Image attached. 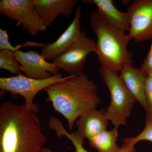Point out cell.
Masks as SVG:
<instances>
[{
	"instance_id": "1",
	"label": "cell",
	"mask_w": 152,
	"mask_h": 152,
	"mask_svg": "<svg viewBox=\"0 0 152 152\" xmlns=\"http://www.w3.org/2000/svg\"><path fill=\"white\" fill-rule=\"evenodd\" d=\"M38 111L6 101L0 105V152H39L47 141Z\"/></svg>"
},
{
	"instance_id": "2",
	"label": "cell",
	"mask_w": 152,
	"mask_h": 152,
	"mask_svg": "<svg viewBox=\"0 0 152 152\" xmlns=\"http://www.w3.org/2000/svg\"><path fill=\"white\" fill-rule=\"evenodd\" d=\"M44 91L55 110L66 119L69 131L80 117L101 102L97 86L84 73L65 77Z\"/></svg>"
},
{
	"instance_id": "3",
	"label": "cell",
	"mask_w": 152,
	"mask_h": 152,
	"mask_svg": "<svg viewBox=\"0 0 152 152\" xmlns=\"http://www.w3.org/2000/svg\"><path fill=\"white\" fill-rule=\"evenodd\" d=\"M90 25L97 38L94 53L102 66L120 72L132 64V55L127 50L131 39L107 21L98 11L90 14Z\"/></svg>"
},
{
	"instance_id": "4",
	"label": "cell",
	"mask_w": 152,
	"mask_h": 152,
	"mask_svg": "<svg viewBox=\"0 0 152 152\" xmlns=\"http://www.w3.org/2000/svg\"><path fill=\"white\" fill-rule=\"evenodd\" d=\"M99 73L110 95V103L106 110L108 118L115 128L126 124L135 99L118 72L101 65Z\"/></svg>"
},
{
	"instance_id": "5",
	"label": "cell",
	"mask_w": 152,
	"mask_h": 152,
	"mask_svg": "<svg viewBox=\"0 0 152 152\" xmlns=\"http://www.w3.org/2000/svg\"><path fill=\"white\" fill-rule=\"evenodd\" d=\"M64 77L59 73L48 78L37 80L20 74L8 77L0 78V88L12 94L22 96L24 99V104L27 107L39 111V106L34 102L36 95L48 86L61 80Z\"/></svg>"
},
{
	"instance_id": "6",
	"label": "cell",
	"mask_w": 152,
	"mask_h": 152,
	"mask_svg": "<svg viewBox=\"0 0 152 152\" xmlns=\"http://www.w3.org/2000/svg\"><path fill=\"white\" fill-rule=\"evenodd\" d=\"M0 13L21 24L32 36L47 28L35 8L34 0H1Z\"/></svg>"
},
{
	"instance_id": "7",
	"label": "cell",
	"mask_w": 152,
	"mask_h": 152,
	"mask_svg": "<svg viewBox=\"0 0 152 152\" xmlns=\"http://www.w3.org/2000/svg\"><path fill=\"white\" fill-rule=\"evenodd\" d=\"M96 42L82 32L79 39L65 51L52 61L60 70L74 75L83 73L87 57L94 53Z\"/></svg>"
},
{
	"instance_id": "8",
	"label": "cell",
	"mask_w": 152,
	"mask_h": 152,
	"mask_svg": "<svg viewBox=\"0 0 152 152\" xmlns=\"http://www.w3.org/2000/svg\"><path fill=\"white\" fill-rule=\"evenodd\" d=\"M130 20L128 34L135 42L152 38V0H135L128 8Z\"/></svg>"
},
{
	"instance_id": "9",
	"label": "cell",
	"mask_w": 152,
	"mask_h": 152,
	"mask_svg": "<svg viewBox=\"0 0 152 152\" xmlns=\"http://www.w3.org/2000/svg\"><path fill=\"white\" fill-rule=\"evenodd\" d=\"M13 53L20 64L21 71L28 77L37 80L48 78L60 71L54 64L47 61L37 51L18 50Z\"/></svg>"
},
{
	"instance_id": "10",
	"label": "cell",
	"mask_w": 152,
	"mask_h": 152,
	"mask_svg": "<svg viewBox=\"0 0 152 152\" xmlns=\"http://www.w3.org/2000/svg\"><path fill=\"white\" fill-rule=\"evenodd\" d=\"M81 7L78 6L70 25L56 40L50 43L45 44L42 48L41 55L46 60L53 61L65 51L81 35Z\"/></svg>"
},
{
	"instance_id": "11",
	"label": "cell",
	"mask_w": 152,
	"mask_h": 152,
	"mask_svg": "<svg viewBox=\"0 0 152 152\" xmlns=\"http://www.w3.org/2000/svg\"><path fill=\"white\" fill-rule=\"evenodd\" d=\"M78 0H34L35 8L47 28L60 15L69 16Z\"/></svg>"
},
{
	"instance_id": "12",
	"label": "cell",
	"mask_w": 152,
	"mask_h": 152,
	"mask_svg": "<svg viewBox=\"0 0 152 152\" xmlns=\"http://www.w3.org/2000/svg\"><path fill=\"white\" fill-rule=\"evenodd\" d=\"M119 75L136 101L143 107L146 111L148 109L145 94V82L148 75L141 68H136L128 64L120 72Z\"/></svg>"
},
{
	"instance_id": "13",
	"label": "cell",
	"mask_w": 152,
	"mask_h": 152,
	"mask_svg": "<svg viewBox=\"0 0 152 152\" xmlns=\"http://www.w3.org/2000/svg\"><path fill=\"white\" fill-rule=\"evenodd\" d=\"M109 120L104 109H92L80 117L76 121L78 132L88 140L99 133L107 130Z\"/></svg>"
},
{
	"instance_id": "14",
	"label": "cell",
	"mask_w": 152,
	"mask_h": 152,
	"mask_svg": "<svg viewBox=\"0 0 152 152\" xmlns=\"http://www.w3.org/2000/svg\"><path fill=\"white\" fill-rule=\"evenodd\" d=\"M83 1L96 6L99 12L114 27L124 33L129 31V14L119 10L114 5L113 0H84Z\"/></svg>"
},
{
	"instance_id": "15",
	"label": "cell",
	"mask_w": 152,
	"mask_h": 152,
	"mask_svg": "<svg viewBox=\"0 0 152 152\" xmlns=\"http://www.w3.org/2000/svg\"><path fill=\"white\" fill-rule=\"evenodd\" d=\"M118 128L110 131H103L89 139L91 148H95L99 152H117L120 147L117 145Z\"/></svg>"
},
{
	"instance_id": "16",
	"label": "cell",
	"mask_w": 152,
	"mask_h": 152,
	"mask_svg": "<svg viewBox=\"0 0 152 152\" xmlns=\"http://www.w3.org/2000/svg\"><path fill=\"white\" fill-rule=\"evenodd\" d=\"M48 124L49 128L56 132L58 137L65 136L72 142L75 152H89L83 147L85 139L77 131L69 133L63 126L62 122L54 116L49 119Z\"/></svg>"
},
{
	"instance_id": "17",
	"label": "cell",
	"mask_w": 152,
	"mask_h": 152,
	"mask_svg": "<svg viewBox=\"0 0 152 152\" xmlns=\"http://www.w3.org/2000/svg\"><path fill=\"white\" fill-rule=\"evenodd\" d=\"M0 68L15 75L21 74L20 65L13 53L8 50H2L0 52Z\"/></svg>"
},
{
	"instance_id": "18",
	"label": "cell",
	"mask_w": 152,
	"mask_h": 152,
	"mask_svg": "<svg viewBox=\"0 0 152 152\" xmlns=\"http://www.w3.org/2000/svg\"><path fill=\"white\" fill-rule=\"evenodd\" d=\"M45 43L34 42L26 41L24 43L18 45L15 47L13 46L9 42V35L7 30L0 29V50H8L14 52L19 50V49L23 47H34L42 48Z\"/></svg>"
},
{
	"instance_id": "19",
	"label": "cell",
	"mask_w": 152,
	"mask_h": 152,
	"mask_svg": "<svg viewBox=\"0 0 152 152\" xmlns=\"http://www.w3.org/2000/svg\"><path fill=\"white\" fill-rule=\"evenodd\" d=\"M127 139L134 145L142 141L152 142V117L147 115L145 126L141 132L134 137H127Z\"/></svg>"
},
{
	"instance_id": "20",
	"label": "cell",
	"mask_w": 152,
	"mask_h": 152,
	"mask_svg": "<svg viewBox=\"0 0 152 152\" xmlns=\"http://www.w3.org/2000/svg\"><path fill=\"white\" fill-rule=\"evenodd\" d=\"M145 94L147 104V115L152 117V75H148L145 82Z\"/></svg>"
},
{
	"instance_id": "21",
	"label": "cell",
	"mask_w": 152,
	"mask_h": 152,
	"mask_svg": "<svg viewBox=\"0 0 152 152\" xmlns=\"http://www.w3.org/2000/svg\"><path fill=\"white\" fill-rule=\"evenodd\" d=\"M149 51L142 65V69L148 75H152V38Z\"/></svg>"
},
{
	"instance_id": "22",
	"label": "cell",
	"mask_w": 152,
	"mask_h": 152,
	"mask_svg": "<svg viewBox=\"0 0 152 152\" xmlns=\"http://www.w3.org/2000/svg\"><path fill=\"white\" fill-rule=\"evenodd\" d=\"M123 141L124 144L117 152H137L135 148V145L131 142L126 138Z\"/></svg>"
},
{
	"instance_id": "23",
	"label": "cell",
	"mask_w": 152,
	"mask_h": 152,
	"mask_svg": "<svg viewBox=\"0 0 152 152\" xmlns=\"http://www.w3.org/2000/svg\"><path fill=\"white\" fill-rule=\"evenodd\" d=\"M39 152H61L58 151H54L53 150L50 149L48 148H43L42 149L39 151Z\"/></svg>"
}]
</instances>
